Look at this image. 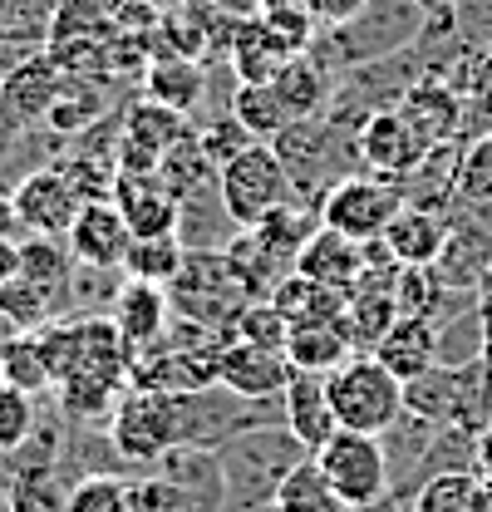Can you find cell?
<instances>
[{"instance_id": "obj_1", "label": "cell", "mask_w": 492, "mask_h": 512, "mask_svg": "<svg viewBox=\"0 0 492 512\" xmlns=\"http://www.w3.org/2000/svg\"><path fill=\"white\" fill-rule=\"evenodd\" d=\"M306 444L286 424H256L217 444L222 483H227V512H261L276 503L286 473L306 463Z\"/></svg>"}, {"instance_id": "obj_2", "label": "cell", "mask_w": 492, "mask_h": 512, "mask_svg": "<svg viewBox=\"0 0 492 512\" xmlns=\"http://www.w3.org/2000/svg\"><path fill=\"white\" fill-rule=\"evenodd\" d=\"M271 148L286 163V178H291V188H296L301 202L306 197L320 202L335 183L365 173V163H360V133L340 128L335 119H325V114L320 119H296L291 128H281L271 138Z\"/></svg>"}, {"instance_id": "obj_3", "label": "cell", "mask_w": 492, "mask_h": 512, "mask_svg": "<svg viewBox=\"0 0 492 512\" xmlns=\"http://www.w3.org/2000/svg\"><path fill=\"white\" fill-rule=\"evenodd\" d=\"M438 5H429V0H369L355 20H345L335 30H320L315 45L325 50V60L335 64L340 74H350L360 64H374V60H384V55L409 50L429 30V15Z\"/></svg>"}, {"instance_id": "obj_4", "label": "cell", "mask_w": 492, "mask_h": 512, "mask_svg": "<svg viewBox=\"0 0 492 512\" xmlns=\"http://www.w3.org/2000/svg\"><path fill=\"white\" fill-rule=\"evenodd\" d=\"M325 389H330L340 429H355V434H389L394 419L404 414V380L360 350L325 375Z\"/></svg>"}, {"instance_id": "obj_5", "label": "cell", "mask_w": 492, "mask_h": 512, "mask_svg": "<svg viewBox=\"0 0 492 512\" xmlns=\"http://www.w3.org/2000/svg\"><path fill=\"white\" fill-rule=\"evenodd\" d=\"M109 439L133 468H153V458L178 448V394L153 384H128L109 419Z\"/></svg>"}, {"instance_id": "obj_6", "label": "cell", "mask_w": 492, "mask_h": 512, "mask_svg": "<svg viewBox=\"0 0 492 512\" xmlns=\"http://www.w3.org/2000/svg\"><path fill=\"white\" fill-rule=\"evenodd\" d=\"M310 458H315V468L330 478V488L345 498V508H355V512L379 508V503L389 498V488H394L379 434L340 429V434H330V444L320 448V453H310Z\"/></svg>"}, {"instance_id": "obj_7", "label": "cell", "mask_w": 492, "mask_h": 512, "mask_svg": "<svg viewBox=\"0 0 492 512\" xmlns=\"http://www.w3.org/2000/svg\"><path fill=\"white\" fill-rule=\"evenodd\" d=\"M217 188H222V202H227V212H232V222H237L242 232L256 227L261 217H271L276 207L296 202V188H291V178H286V163L276 158L271 143L242 148V153L217 173Z\"/></svg>"}, {"instance_id": "obj_8", "label": "cell", "mask_w": 492, "mask_h": 512, "mask_svg": "<svg viewBox=\"0 0 492 512\" xmlns=\"http://www.w3.org/2000/svg\"><path fill=\"white\" fill-rule=\"evenodd\" d=\"M399 207H404L399 183L374 178V173H355V178L335 183L320 197V227H330V232H340L350 242H374L399 217Z\"/></svg>"}, {"instance_id": "obj_9", "label": "cell", "mask_w": 492, "mask_h": 512, "mask_svg": "<svg viewBox=\"0 0 492 512\" xmlns=\"http://www.w3.org/2000/svg\"><path fill=\"white\" fill-rule=\"evenodd\" d=\"M15 212L25 222V237H69L74 217L84 212V197L60 168H35L15 183Z\"/></svg>"}, {"instance_id": "obj_10", "label": "cell", "mask_w": 492, "mask_h": 512, "mask_svg": "<svg viewBox=\"0 0 492 512\" xmlns=\"http://www.w3.org/2000/svg\"><path fill=\"white\" fill-rule=\"evenodd\" d=\"M340 79H345V74L325 60V50L310 45V50H301V55H291V60L276 69V79H266V84L276 89L286 119L296 124V119H320V114L330 109Z\"/></svg>"}, {"instance_id": "obj_11", "label": "cell", "mask_w": 492, "mask_h": 512, "mask_svg": "<svg viewBox=\"0 0 492 512\" xmlns=\"http://www.w3.org/2000/svg\"><path fill=\"white\" fill-rule=\"evenodd\" d=\"M429 153L433 148L409 128V119L399 109H384V114H374L360 128V163H365V173H374V178L404 183Z\"/></svg>"}, {"instance_id": "obj_12", "label": "cell", "mask_w": 492, "mask_h": 512, "mask_svg": "<svg viewBox=\"0 0 492 512\" xmlns=\"http://www.w3.org/2000/svg\"><path fill=\"white\" fill-rule=\"evenodd\" d=\"M296 380L286 350H266L251 340H227L222 345V365H217V384H227L232 394L246 399H281L286 384Z\"/></svg>"}, {"instance_id": "obj_13", "label": "cell", "mask_w": 492, "mask_h": 512, "mask_svg": "<svg viewBox=\"0 0 492 512\" xmlns=\"http://www.w3.org/2000/svg\"><path fill=\"white\" fill-rule=\"evenodd\" d=\"M69 256L79 266H104V271H123V256L133 247V232L123 222L114 202H84V212L69 227Z\"/></svg>"}, {"instance_id": "obj_14", "label": "cell", "mask_w": 492, "mask_h": 512, "mask_svg": "<svg viewBox=\"0 0 492 512\" xmlns=\"http://www.w3.org/2000/svg\"><path fill=\"white\" fill-rule=\"evenodd\" d=\"M109 320H114V330L123 335V345H128V355H133V365H138L153 345H163L168 320H173V301H168L163 286L128 281L119 291V301H114V316Z\"/></svg>"}, {"instance_id": "obj_15", "label": "cell", "mask_w": 492, "mask_h": 512, "mask_svg": "<svg viewBox=\"0 0 492 512\" xmlns=\"http://www.w3.org/2000/svg\"><path fill=\"white\" fill-rule=\"evenodd\" d=\"M158 478H168L173 488H183L192 512H227V483H222V463H217V448H168L163 458H153Z\"/></svg>"}, {"instance_id": "obj_16", "label": "cell", "mask_w": 492, "mask_h": 512, "mask_svg": "<svg viewBox=\"0 0 492 512\" xmlns=\"http://www.w3.org/2000/svg\"><path fill=\"white\" fill-rule=\"evenodd\" d=\"M114 207L133 237H178V197L158 183V173H119Z\"/></svg>"}, {"instance_id": "obj_17", "label": "cell", "mask_w": 492, "mask_h": 512, "mask_svg": "<svg viewBox=\"0 0 492 512\" xmlns=\"http://www.w3.org/2000/svg\"><path fill=\"white\" fill-rule=\"evenodd\" d=\"M237 232L242 227L232 222L217 178L202 183V188H192L187 197H178V242H183L187 252H227Z\"/></svg>"}, {"instance_id": "obj_18", "label": "cell", "mask_w": 492, "mask_h": 512, "mask_svg": "<svg viewBox=\"0 0 492 512\" xmlns=\"http://www.w3.org/2000/svg\"><path fill=\"white\" fill-rule=\"evenodd\" d=\"M350 355H355V340H350L345 311L340 316H325V320H301L286 335V360H291L296 375H330Z\"/></svg>"}, {"instance_id": "obj_19", "label": "cell", "mask_w": 492, "mask_h": 512, "mask_svg": "<svg viewBox=\"0 0 492 512\" xmlns=\"http://www.w3.org/2000/svg\"><path fill=\"white\" fill-rule=\"evenodd\" d=\"M296 271L306 281H320V286H335V291H355V281L365 276V242H350L330 227H315L301 256H296Z\"/></svg>"}, {"instance_id": "obj_20", "label": "cell", "mask_w": 492, "mask_h": 512, "mask_svg": "<svg viewBox=\"0 0 492 512\" xmlns=\"http://www.w3.org/2000/svg\"><path fill=\"white\" fill-rule=\"evenodd\" d=\"M281 409H286V429L306 444V453H320L330 444V434H340L325 375H296L286 384V394H281Z\"/></svg>"}, {"instance_id": "obj_21", "label": "cell", "mask_w": 492, "mask_h": 512, "mask_svg": "<svg viewBox=\"0 0 492 512\" xmlns=\"http://www.w3.org/2000/svg\"><path fill=\"white\" fill-rule=\"evenodd\" d=\"M374 360L399 380L424 375L438 365V325L429 316H399L389 325V335L374 345Z\"/></svg>"}, {"instance_id": "obj_22", "label": "cell", "mask_w": 492, "mask_h": 512, "mask_svg": "<svg viewBox=\"0 0 492 512\" xmlns=\"http://www.w3.org/2000/svg\"><path fill=\"white\" fill-rule=\"evenodd\" d=\"M296 50L276 35V30H266V20L261 15H246L232 25V45H227V64L237 69V79L242 84H266V79H276V69L291 60Z\"/></svg>"}, {"instance_id": "obj_23", "label": "cell", "mask_w": 492, "mask_h": 512, "mask_svg": "<svg viewBox=\"0 0 492 512\" xmlns=\"http://www.w3.org/2000/svg\"><path fill=\"white\" fill-rule=\"evenodd\" d=\"M384 247L399 266H433L448 247V217L429 207H399V217L384 227Z\"/></svg>"}, {"instance_id": "obj_24", "label": "cell", "mask_w": 492, "mask_h": 512, "mask_svg": "<svg viewBox=\"0 0 492 512\" xmlns=\"http://www.w3.org/2000/svg\"><path fill=\"white\" fill-rule=\"evenodd\" d=\"M207 94V64L187 60V55H163L143 69V99L178 109V114H197Z\"/></svg>"}, {"instance_id": "obj_25", "label": "cell", "mask_w": 492, "mask_h": 512, "mask_svg": "<svg viewBox=\"0 0 492 512\" xmlns=\"http://www.w3.org/2000/svg\"><path fill=\"white\" fill-rule=\"evenodd\" d=\"M0 89H5V99L15 104V114L30 124H45V114H50V104L60 99L64 89V69L55 64V55H35V60L15 64L5 79H0Z\"/></svg>"}, {"instance_id": "obj_26", "label": "cell", "mask_w": 492, "mask_h": 512, "mask_svg": "<svg viewBox=\"0 0 492 512\" xmlns=\"http://www.w3.org/2000/svg\"><path fill=\"white\" fill-rule=\"evenodd\" d=\"M315 227H320V202H286V207H276L271 217H261L256 227H246V232H256V242L266 247V252L276 256L281 266H291L296 271V256L306 247L310 237H315Z\"/></svg>"}, {"instance_id": "obj_27", "label": "cell", "mask_w": 492, "mask_h": 512, "mask_svg": "<svg viewBox=\"0 0 492 512\" xmlns=\"http://www.w3.org/2000/svg\"><path fill=\"white\" fill-rule=\"evenodd\" d=\"M99 119H109V89L99 79L64 74V89H60V99L50 104V114H45V128H55L60 138H74V133H84L89 124H99Z\"/></svg>"}, {"instance_id": "obj_28", "label": "cell", "mask_w": 492, "mask_h": 512, "mask_svg": "<svg viewBox=\"0 0 492 512\" xmlns=\"http://www.w3.org/2000/svg\"><path fill=\"white\" fill-rule=\"evenodd\" d=\"M492 488L478 473H438L429 483H419V493L409 498V512H488Z\"/></svg>"}, {"instance_id": "obj_29", "label": "cell", "mask_w": 492, "mask_h": 512, "mask_svg": "<svg viewBox=\"0 0 492 512\" xmlns=\"http://www.w3.org/2000/svg\"><path fill=\"white\" fill-rule=\"evenodd\" d=\"M187 261V247L178 237H133V247L123 256V276L128 281H148V286H173Z\"/></svg>"}, {"instance_id": "obj_30", "label": "cell", "mask_w": 492, "mask_h": 512, "mask_svg": "<svg viewBox=\"0 0 492 512\" xmlns=\"http://www.w3.org/2000/svg\"><path fill=\"white\" fill-rule=\"evenodd\" d=\"M276 512H355L345 508V498L330 488V478L315 468V458L306 463H296L291 473H286V483H281V493H276Z\"/></svg>"}, {"instance_id": "obj_31", "label": "cell", "mask_w": 492, "mask_h": 512, "mask_svg": "<svg viewBox=\"0 0 492 512\" xmlns=\"http://www.w3.org/2000/svg\"><path fill=\"white\" fill-rule=\"evenodd\" d=\"M69 271H74V256L64 237H25L20 242V276L35 281V286H50L60 296V316H64V286H69Z\"/></svg>"}, {"instance_id": "obj_32", "label": "cell", "mask_w": 492, "mask_h": 512, "mask_svg": "<svg viewBox=\"0 0 492 512\" xmlns=\"http://www.w3.org/2000/svg\"><path fill=\"white\" fill-rule=\"evenodd\" d=\"M453 202L458 207H473V212H492V128L478 133L473 143H463Z\"/></svg>"}, {"instance_id": "obj_33", "label": "cell", "mask_w": 492, "mask_h": 512, "mask_svg": "<svg viewBox=\"0 0 492 512\" xmlns=\"http://www.w3.org/2000/svg\"><path fill=\"white\" fill-rule=\"evenodd\" d=\"M0 380L15 384V389H25V394H35V399L55 389V370H50V360H45L35 330H25V335L5 350V360H0Z\"/></svg>"}, {"instance_id": "obj_34", "label": "cell", "mask_w": 492, "mask_h": 512, "mask_svg": "<svg viewBox=\"0 0 492 512\" xmlns=\"http://www.w3.org/2000/svg\"><path fill=\"white\" fill-rule=\"evenodd\" d=\"M0 311L15 320L20 330H40V325H50V320H64L60 316V296H55L50 286L25 281V276H15V281L0 286Z\"/></svg>"}, {"instance_id": "obj_35", "label": "cell", "mask_w": 492, "mask_h": 512, "mask_svg": "<svg viewBox=\"0 0 492 512\" xmlns=\"http://www.w3.org/2000/svg\"><path fill=\"white\" fill-rule=\"evenodd\" d=\"M232 114L242 119L256 143H271L281 128H291V119H286V109H281V99H276L271 84H242L237 99H232Z\"/></svg>"}, {"instance_id": "obj_36", "label": "cell", "mask_w": 492, "mask_h": 512, "mask_svg": "<svg viewBox=\"0 0 492 512\" xmlns=\"http://www.w3.org/2000/svg\"><path fill=\"white\" fill-rule=\"evenodd\" d=\"M256 15H261L266 30H276L296 55L320 40V20H315V5H310V0H261Z\"/></svg>"}, {"instance_id": "obj_37", "label": "cell", "mask_w": 492, "mask_h": 512, "mask_svg": "<svg viewBox=\"0 0 492 512\" xmlns=\"http://www.w3.org/2000/svg\"><path fill=\"white\" fill-rule=\"evenodd\" d=\"M35 429H40V404H35V394H25V389L0 380V458L20 453V448L35 439Z\"/></svg>"}, {"instance_id": "obj_38", "label": "cell", "mask_w": 492, "mask_h": 512, "mask_svg": "<svg viewBox=\"0 0 492 512\" xmlns=\"http://www.w3.org/2000/svg\"><path fill=\"white\" fill-rule=\"evenodd\" d=\"M119 10H123V0H64L60 10H55L50 40L55 45H64V40H84L89 45V35H99Z\"/></svg>"}, {"instance_id": "obj_39", "label": "cell", "mask_w": 492, "mask_h": 512, "mask_svg": "<svg viewBox=\"0 0 492 512\" xmlns=\"http://www.w3.org/2000/svg\"><path fill=\"white\" fill-rule=\"evenodd\" d=\"M119 512H192L183 488H173L168 478H158V473H133L128 483H123V503Z\"/></svg>"}, {"instance_id": "obj_40", "label": "cell", "mask_w": 492, "mask_h": 512, "mask_svg": "<svg viewBox=\"0 0 492 512\" xmlns=\"http://www.w3.org/2000/svg\"><path fill=\"white\" fill-rule=\"evenodd\" d=\"M192 128H197L202 153L217 163V173H222V168H227V163H232L242 148H251V143H256L237 114H212V119H202V124H192Z\"/></svg>"}, {"instance_id": "obj_41", "label": "cell", "mask_w": 492, "mask_h": 512, "mask_svg": "<svg viewBox=\"0 0 492 512\" xmlns=\"http://www.w3.org/2000/svg\"><path fill=\"white\" fill-rule=\"evenodd\" d=\"M286 335H291V320L281 316L271 301H246L232 340H251V345H266V350H286Z\"/></svg>"}, {"instance_id": "obj_42", "label": "cell", "mask_w": 492, "mask_h": 512, "mask_svg": "<svg viewBox=\"0 0 492 512\" xmlns=\"http://www.w3.org/2000/svg\"><path fill=\"white\" fill-rule=\"evenodd\" d=\"M123 483H128V478H119V473H89V478H79V483L69 488L64 512H119Z\"/></svg>"}, {"instance_id": "obj_43", "label": "cell", "mask_w": 492, "mask_h": 512, "mask_svg": "<svg viewBox=\"0 0 492 512\" xmlns=\"http://www.w3.org/2000/svg\"><path fill=\"white\" fill-rule=\"evenodd\" d=\"M310 5H315V20H320V30H335V25L355 20L369 0H310Z\"/></svg>"}, {"instance_id": "obj_44", "label": "cell", "mask_w": 492, "mask_h": 512, "mask_svg": "<svg viewBox=\"0 0 492 512\" xmlns=\"http://www.w3.org/2000/svg\"><path fill=\"white\" fill-rule=\"evenodd\" d=\"M0 242H25V222L15 212V188L0 183Z\"/></svg>"}, {"instance_id": "obj_45", "label": "cell", "mask_w": 492, "mask_h": 512, "mask_svg": "<svg viewBox=\"0 0 492 512\" xmlns=\"http://www.w3.org/2000/svg\"><path fill=\"white\" fill-rule=\"evenodd\" d=\"M473 473L492 488V419L478 429V444H473Z\"/></svg>"}, {"instance_id": "obj_46", "label": "cell", "mask_w": 492, "mask_h": 512, "mask_svg": "<svg viewBox=\"0 0 492 512\" xmlns=\"http://www.w3.org/2000/svg\"><path fill=\"white\" fill-rule=\"evenodd\" d=\"M20 276V242H0V286Z\"/></svg>"}, {"instance_id": "obj_47", "label": "cell", "mask_w": 492, "mask_h": 512, "mask_svg": "<svg viewBox=\"0 0 492 512\" xmlns=\"http://www.w3.org/2000/svg\"><path fill=\"white\" fill-rule=\"evenodd\" d=\"M20 335H25V330H20L15 320H10V316H5V311H0V360H5V350H10V345H15Z\"/></svg>"}, {"instance_id": "obj_48", "label": "cell", "mask_w": 492, "mask_h": 512, "mask_svg": "<svg viewBox=\"0 0 492 512\" xmlns=\"http://www.w3.org/2000/svg\"><path fill=\"white\" fill-rule=\"evenodd\" d=\"M0 512H15V503H10V473L0 478Z\"/></svg>"}, {"instance_id": "obj_49", "label": "cell", "mask_w": 492, "mask_h": 512, "mask_svg": "<svg viewBox=\"0 0 492 512\" xmlns=\"http://www.w3.org/2000/svg\"><path fill=\"white\" fill-rule=\"evenodd\" d=\"M488 281H492V261H488Z\"/></svg>"}, {"instance_id": "obj_50", "label": "cell", "mask_w": 492, "mask_h": 512, "mask_svg": "<svg viewBox=\"0 0 492 512\" xmlns=\"http://www.w3.org/2000/svg\"><path fill=\"white\" fill-rule=\"evenodd\" d=\"M488 365H492V345H488Z\"/></svg>"}, {"instance_id": "obj_51", "label": "cell", "mask_w": 492, "mask_h": 512, "mask_svg": "<svg viewBox=\"0 0 492 512\" xmlns=\"http://www.w3.org/2000/svg\"><path fill=\"white\" fill-rule=\"evenodd\" d=\"M261 512H276V508H261Z\"/></svg>"}, {"instance_id": "obj_52", "label": "cell", "mask_w": 492, "mask_h": 512, "mask_svg": "<svg viewBox=\"0 0 492 512\" xmlns=\"http://www.w3.org/2000/svg\"><path fill=\"white\" fill-rule=\"evenodd\" d=\"M488 512H492V508H488Z\"/></svg>"}]
</instances>
